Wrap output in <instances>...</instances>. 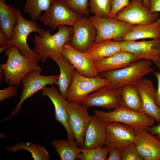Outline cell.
<instances>
[{
    "mask_svg": "<svg viewBox=\"0 0 160 160\" xmlns=\"http://www.w3.org/2000/svg\"><path fill=\"white\" fill-rule=\"evenodd\" d=\"M41 72L33 69L24 76L21 81L23 87L19 102L12 113L4 121L8 120L17 115L20 111L24 101L47 85H57L59 75L44 76Z\"/></svg>",
    "mask_w": 160,
    "mask_h": 160,
    "instance_id": "obj_6",
    "label": "cell"
},
{
    "mask_svg": "<svg viewBox=\"0 0 160 160\" xmlns=\"http://www.w3.org/2000/svg\"><path fill=\"white\" fill-rule=\"evenodd\" d=\"M51 144L62 160H76L81 152V148L77 147L74 140H55L51 142Z\"/></svg>",
    "mask_w": 160,
    "mask_h": 160,
    "instance_id": "obj_27",
    "label": "cell"
},
{
    "mask_svg": "<svg viewBox=\"0 0 160 160\" xmlns=\"http://www.w3.org/2000/svg\"><path fill=\"white\" fill-rule=\"evenodd\" d=\"M122 41L108 40L99 43L94 42L85 52L95 62L111 56L122 50Z\"/></svg>",
    "mask_w": 160,
    "mask_h": 160,
    "instance_id": "obj_25",
    "label": "cell"
},
{
    "mask_svg": "<svg viewBox=\"0 0 160 160\" xmlns=\"http://www.w3.org/2000/svg\"><path fill=\"white\" fill-rule=\"evenodd\" d=\"M17 88L14 86H10L0 90V101L8 99L10 97L17 95Z\"/></svg>",
    "mask_w": 160,
    "mask_h": 160,
    "instance_id": "obj_35",
    "label": "cell"
},
{
    "mask_svg": "<svg viewBox=\"0 0 160 160\" xmlns=\"http://www.w3.org/2000/svg\"><path fill=\"white\" fill-rule=\"evenodd\" d=\"M109 148L100 147L90 149L81 148L77 159L81 160H105L108 157Z\"/></svg>",
    "mask_w": 160,
    "mask_h": 160,
    "instance_id": "obj_30",
    "label": "cell"
},
{
    "mask_svg": "<svg viewBox=\"0 0 160 160\" xmlns=\"http://www.w3.org/2000/svg\"><path fill=\"white\" fill-rule=\"evenodd\" d=\"M82 16L70 9L62 0H57L39 19L45 25L54 29L63 25L72 27Z\"/></svg>",
    "mask_w": 160,
    "mask_h": 160,
    "instance_id": "obj_10",
    "label": "cell"
},
{
    "mask_svg": "<svg viewBox=\"0 0 160 160\" xmlns=\"http://www.w3.org/2000/svg\"><path fill=\"white\" fill-rule=\"evenodd\" d=\"M5 50L7 59L0 64V71L4 74V81L10 85L19 87L24 76L31 70L42 71L38 63L23 56L16 46H10Z\"/></svg>",
    "mask_w": 160,
    "mask_h": 160,
    "instance_id": "obj_1",
    "label": "cell"
},
{
    "mask_svg": "<svg viewBox=\"0 0 160 160\" xmlns=\"http://www.w3.org/2000/svg\"><path fill=\"white\" fill-rule=\"evenodd\" d=\"M62 55L66 57L81 75L89 77L94 78L99 76L93 60L86 52H80L70 45L69 41L63 46Z\"/></svg>",
    "mask_w": 160,
    "mask_h": 160,
    "instance_id": "obj_15",
    "label": "cell"
},
{
    "mask_svg": "<svg viewBox=\"0 0 160 160\" xmlns=\"http://www.w3.org/2000/svg\"><path fill=\"white\" fill-rule=\"evenodd\" d=\"M149 10L151 13L160 12V0H149Z\"/></svg>",
    "mask_w": 160,
    "mask_h": 160,
    "instance_id": "obj_39",
    "label": "cell"
},
{
    "mask_svg": "<svg viewBox=\"0 0 160 160\" xmlns=\"http://www.w3.org/2000/svg\"><path fill=\"white\" fill-rule=\"evenodd\" d=\"M129 0H112V7L108 18H115L118 12L128 5Z\"/></svg>",
    "mask_w": 160,
    "mask_h": 160,
    "instance_id": "obj_34",
    "label": "cell"
},
{
    "mask_svg": "<svg viewBox=\"0 0 160 160\" xmlns=\"http://www.w3.org/2000/svg\"><path fill=\"white\" fill-rule=\"evenodd\" d=\"M5 148L8 152L13 153L21 150L28 151L35 160H49L50 159L48 152L44 147L32 142H19L15 143L13 147L5 146Z\"/></svg>",
    "mask_w": 160,
    "mask_h": 160,
    "instance_id": "obj_28",
    "label": "cell"
},
{
    "mask_svg": "<svg viewBox=\"0 0 160 160\" xmlns=\"http://www.w3.org/2000/svg\"><path fill=\"white\" fill-rule=\"evenodd\" d=\"M106 124L95 114L92 116L86 132L83 148L88 149L104 145Z\"/></svg>",
    "mask_w": 160,
    "mask_h": 160,
    "instance_id": "obj_21",
    "label": "cell"
},
{
    "mask_svg": "<svg viewBox=\"0 0 160 160\" xmlns=\"http://www.w3.org/2000/svg\"><path fill=\"white\" fill-rule=\"evenodd\" d=\"M155 64L159 69V72L155 71L154 73L158 81L157 88L155 96V100L157 106L160 109V62H158Z\"/></svg>",
    "mask_w": 160,
    "mask_h": 160,
    "instance_id": "obj_36",
    "label": "cell"
},
{
    "mask_svg": "<svg viewBox=\"0 0 160 160\" xmlns=\"http://www.w3.org/2000/svg\"><path fill=\"white\" fill-rule=\"evenodd\" d=\"M122 50L142 59L150 60L155 64L159 62L160 38L139 41H122Z\"/></svg>",
    "mask_w": 160,
    "mask_h": 160,
    "instance_id": "obj_18",
    "label": "cell"
},
{
    "mask_svg": "<svg viewBox=\"0 0 160 160\" xmlns=\"http://www.w3.org/2000/svg\"><path fill=\"white\" fill-rule=\"evenodd\" d=\"M159 62H160V56H159Z\"/></svg>",
    "mask_w": 160,
    "mask_h": 160,
    "instance_id": "obj_42",
    "label": "cell"
},
{
    "mask_svg": "<svg viewBox=\"0 0 160 160\" xmlns=\"http://www.w3.org/2000/svg\"><path fill=\"white\" fill-rule=\"evenodd\" d=\"M135 129L122 123L112 122L106 123L104 145L121 150L134 143L136 138Z\"/></svg>",
    "mask_w": 160,
    "mask_h": 160,
    "instance_id": "obj_14",
    "label": "cell"
},
{
    "mask_svg": "<svg viewBox=\"0 0 160 160\" xmlns=\"http://www.w3.org/2000/svg\"><path fill=\"white\" fill-rule=\"evenodd\" d=\"M145 129L148 132L160 140V123H158L156 125L148 127Z\"/></svg>",
    "mask_w": 160,
    "mask_h": 160,
    "instance_id": "obj_38",
    "label": "cell"
},
{
    "mask_svg": "<svg viewBox=\"0 0 160 160\" xmlns=\"http://www.w3.org/2000/svg\"><path fill=\"white\" fill-rule=\"evenodd\" d=\"M9 40L5 34L0 31V48L4 47Z\"/></svg>",
    "mask_w": 160,
    "mask_h": 160,
    "instance_id": "obj_40",
    "label": "cell"
},
{
    "mask_svg": "<svg viewBox=\"0 0 160 160\" xmlns=\"http://www.w3.org/2000/svg\"><path fill=\"white\" fill-rule=\"evenodd\" d=\"M94 114L105 123L116 122L129 125L135 129L146 128L154 125L155 120L143 113L137 112L123 106L105 112L95 110Z\"/></svg>",
    "mask_w": 160,
    "mask_h": 160,
    "instance_id": "obj_5",
    "label": "cell"
},
{
    "mask_svg": "<svg viewBox=\"0 0 160 160\" xmlns=\"http://www.w3.org/2000/svg\"><path fill=\"white\" fill-rule=\"evenodd\" d=\"M120 98L121 106L145 113L142 100L136 85L129 84L121 87Z\"/></svg>",
    "mask_w": 160,
    "mask_h": 160,
    "instance_id": "obj_24",
    "label": "cell"
},
{
    "mask_svg": "<svg viewBox=\"0 0 160 160\" xmlns=\"http://www.w3.org/2000/svg\"><path fill=\"white\" fill-rule=\"evenodd\" d=\"M109 154L106 160H121V150L109 147Z\"/></svg>",
    "mask_w": 160,
    "mask_h": 160,
    "instance_id": "obj_37",
    "label": "cell"
},
{
    "mask_svg": "<svg viewBox=\"0 0 160 160\" xmlns=\"http://www.w3.org/2000/svg\"><path fill=\"white\" fill-rule=\"evenodd\" d=\"M73 34L69 41L71 46L85 52L94 42L97 30L90 18L84 16L77 20L72 26Z\"/></svg>",
    "mask_w": 160,
    "mask_h": 160,
    "instance_id": "obj_13",
    "label": "cell"
},
{
    "mask_svg": "<svg viewBox=\"0 0 160 160\" xmlns=\"http://www.w3.org/2000/svg\"><path fill=\"white\" fill-rule=\"evenodd\" d=\"M143 160L138 152L134 143L121 149V160Z\"/></svg>",
    "mask_w": 160,
    "mask_h": 160,
    "instance_id": "obj_33",
    "label": "cell"
},
{
    "mask_svg": "<svg viewBox=\"0 0 160 160\" xmlns=\"http://www.w3.org/2000/svg\"><path fill=\"white\" fill-rule=\"evenodd\" d=\"M144 5L148 9H149L150 4L149 0H143Z\"/></svg>",
    "mask_w": 160,
    "mask_h": 160,
    "instance_id": "obj_41",
    "label": "cell"
},
{
    "mask_svg": "<svg viewBox=\"0 0 160 160\" xmlns=\"http://www.w3.org/2000/svg\"><path fill=\"white\" fill-rule=\"evenodd\" d=\"M141 96L145 113L160 123V109L155 100L156 89L151 80L143 79L135 85Z\"/></svg>",
    "mask_w": 160,
    "mask_h": 160,
    "instance_id": "obj_19",
    "label": "cell"
},
{
    "mask_svg": "<svg viewBox=\"0 0 160 160\" xmlns=\"http://www.w3.org/2000/svg\"><path fill=\"white\" fill-rule=\"evenodd\" d=\"M89 6L95 16L107 18L111 10L112 0H89Z\"/></svg>",
    "mask_w": 160,
    "mask_h": 160,
    "instance_id": "obj_31",
    "label": "cell"
},
{
    "mask_svg": "<svg viewBox=\"0 0 160 160\" xmlns=\"http://www.w3.org/2000/svg\"><path fill=\"white\" fill-rule=\"evenodd\" d=\"M45 87L42 89V95L48 97L53 103L55 109V119L64 127L68 140H74V137L68 121V101L60 93L54 85Z\"/></svg>",
    "mask_w": 160,
    "mask_h": 160,
    "instance_id": "obj_17",
    "label": "cell"
},
{
    "mask_svg": "<svg viewBox=\"0 0 160 160\" xmlns=\"http://www.w3.org/2000/svg\"><path fill=\"white\" fill-rule=\"evenodd\" d=\"M17 21L14 29L12 37L4 47L0 48V53L9 47L15 45L24 57L38 63L40 61L39 56L29 48L27 39L31 33H37L40 35L44 29L40 28L35 21L25 19L19 9H17Z\"/></svg>",
    "mask_w": 160,
    "mask_h": 160,
    "instance_id": "obj_4",
    "label": "cell"
},
{
    "mask_svg": "<svg viewBox=\"0 0 160 160\" xmlns=\"http://www.w3.org/2000/svg\"><path fill=\"white\" fill-rule=\"evenodd\" d=\"M57 32L52 35L49 29L44 30L40 35H35L33 50L39 55L40 61L45 63L52 55H62L64 45L69 41L73 34V27L66 25L58 28Z\"/></svg>",
    "mask_w": 160,
    "mask_h": 160,
    "instance_id": "obj_2",
    "label": "cell"
},
{
    "mask_svg": "<svg viewBox=\"0 0 160 160\" xmlns=\"http://www.w3.org/2000/svg\"><path fill=\"white\" fill-rule=\"evenodd\" d=\"M17 9L6 4L4 0H0V31L5 34L9 40L12 37L17 23Z\"/></svg>",
    "mask_w": 160,
    "mask_h": 160,
    "instance_id": "obj_26",
    "label": "cell"
},
{
    "mask_svg": "<svg viewBox=\"0 0 160 160\" xmlns=\"http://www.w3.org/2000/svg\"><path fill=\"white\" fill-rule=\"evenodd\" d=\"M135 129L136 137L134 143L143 159L160 160V140L145 128Z\"/></svg>",
    "mask_w": 160,
    "mask_h": 160,
    "instance_id": "obj_16",
    "label": "cell"
},
{
    "mask_svg": "<svg viewBox=\"0 0 160 160\" xmlns=\"http://www.w3.org/2000/svg\"><path fill=\"white\" fill-rule=\"evenodd\" d=\"M148 38H160V18L148 24L135 25L130 31L122 37V40L135 41Z\"/></svg>",
    "mask_w": 160,
    "mask_h": 160,
    "instance_id": "obj_23",
    "label": "cell"
},
{
    "mask_svg": "<svg viewBox=\"0 0 160 160\" xmlns=\"http://www.w3.org/2000/svg\"><path fill=\"white\" fill-rule=\"evenodd\" d=\"M97 30L94 42L99 43L108 40L122 41V38L130 31L135 25L116 18L93 16L90 18Z\"/></svg>",
    "mask_w": 160,
    "mask_h": 160,
    "instance_id": "obj_7",
    "label": "cell"
},
{
    "mask_svg": "<svg viewBox=\"0 0 160 160\" xmlns=\"http://www.w3.org/2000/svg\"><path fill=\"white\" fill-rule=\"evenodd\" d=\"M70 9L82 16H87L89 13V0H62Z\"/></svg>",
    "mask_w": 160,
    "mask_h": 160,
    "instance_id": "obj_32",
    "label": "cell"
},
{
    "mask_svg": "<svg viewBox=\"0 0 160 160\" xmlns=\"http://www.w3.org/2000/svg\"><path fill=\"white\" fill-rule=\"evenodd\" d=\"M57 0H26L24 13L28 14L31 20L39 19L44 11L48 10Z\"/></svg>",
    "mask_w": 160,
    "mask_h": 160,
    "instance_id": "obj_29",
    "label": "cell"
},
{
    "mask_svg": "<svg viewBox=\"0 0 160 160\" xmlns=\"http://www.w3.org/2000/svg\"><path fill=\"white\" fill-rule=\"evenodd\" d=\"M158 17V12L151 13L143 0H132L118 12L115 18L132 24L142 25L154 22Z\"/></svg>",
    "mask_w": 160,
    "mask_h": 160,
    "instance_id": "obj_11",
    "label": "cell"
},
{
    "mask_svg": "<svg viewBox=\"0 0 160 160\" xmlns=\"http://www.w3.org/2000/svg\"><path fill=\"white\" fill-rule=\"evenodd\" d=\"M57 64L60 69L57 86L60 94L65 98L67 92L73 78L75 67L65 57L62 55H52L49 57Z\"/></svg>",
    "mask_w": 160,
    "mask_h": 160,
    "instance_id": "obj_22",
    "label": "cell"
},
{
    "mask_svg": "<svg viewBox=\"0 0 160 160\" xmlns=\"http://www.w3.org/2000/svg\"><path fill=\"white\" fill-rule=\"evenodd\" d=\"M141 58L129 52L121 50L110 56L94 62L99 73L121 69L132 62Z\"/></svg>",
    "mask_w": 160,
    "mask_h": 160,
    "instance_id": "obj_20",
    "label": "cell"
},
{
    "mask_svg": "<svg viewBox=\"0 0 160 160\" xmlns=\"http://www.w3.org/2000/svg\"><path fill=\"white\" fill-rule=\"evenodd\" d=\"M88 108L80 103L68 102V121L77 145L83 147L86 132L92 116L88 113Z\"/></svg>",
    "mask_w": 160,
    "mask_h": 160,
    "instance_id": "obj_9",
    "label": "cell"
},
{
    "mask_svg": "<svg viewBox=\"0 0 160 160\" xmlns=\"http://www.w3.org/2000/svg\"><path fill=\"white\" fill-rule=\"evenodd\" d=\"M109 84L108 80L99 76L94 78L87 77L81 75L76 70L65 99L68 102L80 103L90 93Z\"/></svg>",
    "mask_w": 160,
    "mask_h": 160,
    "instance_id": "obj_8",
    "label": "cell"
},
{
    "mask_svg": "<svg viewBox=\"0 0 160 160\" xmlns=\"http://www.w3.org/2000/svg\"><path fill=\"white\" fill-rule=\"evenodd\" d=\"M152 65L151 61L141 59L121 69L100 73L99 76L108 80L109 84L115 88L129 84L136 85L146 75L153 71Z\"/></svg>",
    "mask_w": 160,
    "mask_h": 160,
    "instance_id": "obj_3",
    "label": "cell"
},
{
    "mask_svg": "<svg viewBox=\"0 0 160 160\" xmlns=\"http://www.w3.org/2000/svg\"><path fill=\"white\" fill-rule=\"evenodd\" d=\"M121 87L115 88L109 84L100 87L88 95L80 103L89 108L101 107L110 110L121 106Z\"/></svg>",
    "mask_w": 160,
    "mask_h": 160,
    "instance_id": "obj_12",
    "label": "cell"
}]
</instances>
